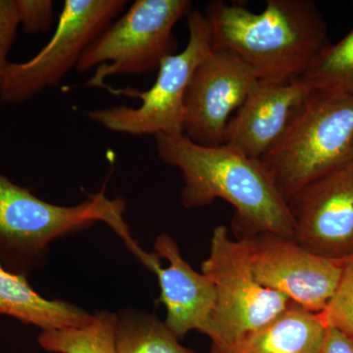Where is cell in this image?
Returning <instances> with one entry per match:
<instances>
[{"instance_id":"6da1fadb","label":"cell","mask_w":353,"mask_h":353,"mask_svg":"<svg viewBox=\"0 0 353 353\" xmlns=\"http://www.w3.org/2000/svg\"><path fill=\"white\" fill-rule=\"evenodd\" d=\"M155 143L160 159L182 172L183 208H205L223 199L236 210L234 221L245 228V236L269 233L294 238L288 202L260 160L225 145H197L185 134H157Z\"/></svg>"},{"instance_id":"7a4b0ae2","label":"cell","mask_w":353,"mask_h":353,"mask_svg":"<svg viewBox=\"0 0 353 353\" xmlns=\"http://www.w3.org/2000/svg\"><path fill=\"white\" fill-rule=\"evenodd\" d=\"M204 15L212 50L234 53L260 81L303 77L330 44L324 17L310 0H268L260 13L214 0Z\"/></svg>"},{"instance_id":"3957f363","label":"cell","mask_w":353,"mask_h":353,"mask_svg":"<svg viewBox=\"0 0 353 353\" xmlns=\"http://www.w3.org/2000/svg\"><path fill=\"white\" fill-rule=\"evenodd\" d=\"M126 201L109 199L105 187L75 206H59L39 199L0 173V265L17 275L32 273L46 265L50 245L58 239L103 222L134 252L125 221Z\"/></svg>"},{"instance_id":"277c9868","label":"cell","mask_w":353,"mask_h":353,"mask_svg":"<svg viewBox=\"0 0 353 353\" xmlns=\"http://www.w3.org/2000/svg\"><path fill=\"white\" fill-rule=\"evenodd\" d=\"M353 159V94L313 90L260 159L285 201Z\"/></svg>"},{"instance_id":"5b68a950","label":"cell","mask_w":353,"mask_h":353,"mask_svg":"<svg viewBox=\"0 0 353 353\" xmlns=\"http://www.w3.org/2000/svg\"><path fill=\"white\" fill-rule=\"evenodd\" d=\"M190 0H137L124 16L104 30L83 52L77 70L95 68L88 87H103L109 77L143 75L174 54L173 29L188 15Z\"/></svg>"},{"instance_id":"8992f818","label":"cell","mask_w":353,"mask_h":353,"mask_svg":"<svg viewBox=\"0 0 353 353\" xmlns=\"http://www.w3.org/2000/svg\"><path fill=\"white\" fill-rule=\"evenodd\" d=\"M201 272L215 289V305L205 333L213 345L240 340L273 321L292 303L283 294L260 284L245 241L232 240L224 225L213 230Z\"/></svg>"},{"instance_id":"52a82bcc","label":"cell","mask_w":353,"mask_h":353,"mask_svg":"<svg viewBox=\"0 0 353 353\" xmlns=\"http://www.w3.org/2000/svg\"><path fill=\"white\" fill-rule=\"evenodd\" d=\"M189 41L178 54L165 57L158 69L154 85L145 92L132 88L119 94L138 97V108L120 105L88 112L90 120L108 131L132 136L183 134L185 97L192 74L212 51V34L205 15L201 11L188 14Z\"/></svg>"},{"instance_id":"ba28073f","label":"cell","mask_w":353,"mask_h":353,"mask_svg":"<svg viewBox=\"0 0 353 353\" xmlns=\"http://www.w3.org/2000/svg\"><path fill=\"white\" fill-rule=\"evenodd\" d=\"M127 3L126 0H65L48 43L32 59L9 63L0 83V101L23 103L58 85Z\"/></svg>"},{"instance_id":"9c48e42d","label":"cell","mask_w":353,"mask_h":353,"mask_svg":"<svg viewBox=\"0 0 353 353\" xmlns=\"http://www.w3.org/2000/svg\"><path fill=\"white\" fill-rule=\"evenodd\" d=\"M241 240L260 284L311 312L326 308L340 282L343 260L316 254L294 239L278 234H257Z\"/></svg>"},{"instance_id":"30bf717a","label":"cell","mask_w":353,"mask_h":353,"mask_svg":"<svg viewBox=\"0 0 353 353\" xmlns=\"http://www.w3.org/2000/svg\"><path fill=\"white\" fill-rule=\"evenodd\" d=\"M259 81L236 54L212 50L190 79L183 134L197 145H224L230 116L243 105Z\"/></svg>"},{"instance_id":"8fae6325","label":"cell","mask_w":353,"mask_h":353,"mask_svg":"<svg viewBox=\"0 0 353 353\" xmlns=\"http://www.w3.org/2000/svg\"><path fill=\"white\" fill-rule=\"evenodd\" d=\"M288 205L297 243L327 259L353 256V159L308 183Z\"/></svg>"},{"instance_id":"7c38bea8","label":"cell","mask_w":353,"mask_h":353,"mask_svg":"<svg viewBox=\"0 0 353 353\" xmlns=\"http://www.w3.org/2000/svg\"><path fill=\"white\" fill-rule=\"evenodd\" d=\"M154 250V253H146L141 263L157 277L158 301L167 312L165 324L179 339L192 331L205 334L215 305L214 285L183 259L170 234H160Z\"/></svg>"},{"instance_id":"4fadbf2b","label":"cell","mask_w":353,"mask_h":353,"mask_svg":"<svg viewBox=\"0 0 353 353\" xmlns=\"http://www.w3.org/2000/svg\"><path fill=\"white\" fill-rule=\"evenodd\" d=\"M313 90L303 77L282 82L259 80L229 121L225 145L261 159L282 138Z\"/></svg>"},{"instance_id":"5bb4252c","label":"cell","mask_w":353,"mask_h":353,"mask_svg":"<svg viewBox=\"0 0 353 353\" xmlns=\"http://www.w3.org/2000/svg\"><path fill=\"white\" fill-rule=\"evenodd\" d=\"M326 330L321 313L292 303L273 321L240 340L211 343L210 353H320Z\"/></svg>"},{"instance_id":"9a60e30c","label":"cell","mask_w":353,"mask_h":353,"mask_svg":"<svg viewBox=\"0 0 353 353\" xmlns=\"http://www.w3.org/2000/svg\"><path fill=\"white\" fill-rule=\"evenodd\" d=\"M0 315L10 316L41 332L82 328L94 315L75 304L44 299L28 283L27 277L7 271L0 265Z\"/></svg>"},{"instance_id":"2e32d148","label":"cell","mask_w":353,"mask_h":353,"mask_svg":"<svg viewBox=\"0 0 353 353\" xmlns=\"http://www.w3.org/2000/svg\"><path fill=\"white\" fill-rule=\"evenodd\" d=\"M115 353H196L183 347L179 338L157 316L125 309L117 314Z\"/></svg>"},{"instance_id":"e0dca14e","label":"cell","mask_w":353,"mask_h":353,"mask_svg":"<svg viewBox=\"0 0 353 353\" xmlns=\"http://www.w3.org/2000/svg\"><path fill=\"white\" fill-rule=\"evenodd\" d=\"M116 320L115 313L99 311L82 328L41 332L39 345L52 353H115Z\"/></svg>"},{"instance_id":"ac0fdd59","label":"cell","mask_w":353,"mask_h":353,"mask_svg":"<svg viewBox=\"0 0 353 353\" xmlns=\"http://www.w3.org/2000/svg\"><path fill=\"white\" fill-rule=\"evenodd\" d=\"M303 78L315 90L353 94V28L339 43H330Z\"/></svg>"},{"instance_id":"d6986e66","label":"cell","mask_w":353,"mask_h":353,"mask_svg":"<svg viewBox=\"0 0 353 353\" xmlns=\"http://www.w3.org/2000/svg\"><path fill=\"white\" fill-rule=\"evenodd\" d=\"M321 315L327 327L353 338V256L343 260L340 282Z\"/></svg>"},{"instance_id":"ffe728a7","label":"cell","mask_w":353,"mask_h":353,"mask_svg":"<svg viewBox=\"0 0 353 353\" xmlns=\"http://www.w3.org/2000/svg\"><path fill=\"white\" fill-rule=\"evenodd\" d=\"M16 3L19 24L26 34L48 31L54 23L51 0H16Z\"/></svg>"},{"instance_id":"44dd1931","label":"cell","mask_w":353,"mask_h":353,"mask_svg":"<svg viewBox=\"0 0 353 353\" xmlns=\"http://www.w3.org/2000/svg\"><path fill=\"white\" fill-rule=\"evenodd\" d=\"M19 25L16 0H0V83L10 63L8 54Z\"/></svg>"},{"instance_id":"7402d4cb","label":"cell","mask_w":353,"mask_h":353,"mask_svg":"<svg viewBox=\"0 0 353 353\" xmlns=\"http://www.w3.org/2000/svg\"><path fill=\"white\" fill-rule=\"evenodd\" d=\"M320 353H353V338L340 330L327 327Z\"/></svg>"}]
</instances>
